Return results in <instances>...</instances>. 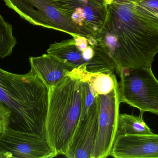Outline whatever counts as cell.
Returning <instances> with one entry per match:
<instances>
[{
    "label": "cell",
    "mask_w": 158,
    "mask_h": 158,
    "mask_svg": "<svg viewBox=\"0 0 158 158\" xmlns=\"http://www.w3.org/2000/svg\"><path fill=\"white\" fill-rule=\"evenodd\" d=\"M9 8L31 24L66 32L72 37L89 34L64 14L53 0H3Z\"/></svg>",
    "instance_id": "6"
},
{
    "label": "cell",
    "mask_w": 158,
    "mask_h": 158,
    "mask_svg": "<svg viewBox=\"0 0 158 158\" xmlns=\"http://www.w3.org/2000/svg\"><path fill=\"white\" fill-rule=\"evenodd\" d=\"M11 121V111L0 103V134L10 127Z\"/></svg>",
    "instance_id": "16"
},
{
    "label": "cell",
    "mask_w": 158,
    "mask_h": 158,
    "mask_svg": "<svg viewBox=\"0 0 158 158\" xmlns=\"http://www.w3.org/2000/svg\"><path fill=\"white\" fill-rule=\"evenodd\" d=\"M88 79L98 95H106L110 92L118 82L114 73H92L88 72Z\"/></svg>",
    "instance_id": "15"
},
{
    "label": "cell",
    "mask_w": 158,
    "mask_h": 158,
    "mask_svg": "<svg viewBox=\"0 0 158 158\" xmlns=\"http://www.w3.org/2000/svg\"><path fill=\"white\" fill-rule=\"evenodd\" d=\"M100 1H102V2H104L106 3V0H100Z\"/></svg>",
    "instance_id": "17"
},
{
    "label": "cell",
    "mask_w": 158,
    "mask_h": 158,
    "mask_svg": "<svg viewBox=\"0 0 158 158\" xmlns=\"http://www.w3.org/2000/svg\"><path fill=\"white\" fill-rule=\"evenodd\" d=\"M106 15L96 39L123 68L152 67L158 53V0H106Z\"/></svg>",
    "instance_id": "1"
},
{
    "label": "cell",
    "mask_w": 158,
    "mask_h": 158,
    "mask_svg": "<svg viewBox=\"0 0 158 158\" xmlns=\"http://www.w3.org/2000/svg\"><path fill=\"white\" fill-rule=\"evenodd\" d=\"M99 112V102L93 109L82 110L66 157L91 158L97 136Z\"/></svg>",
    "instance_id": "10"
},
{
    "label": "cell",
    "mask_w": 158,
    "mask_h": 158,
    "mask_svg": "<svg viewBox=\"0 0 158 158\" xmlns=\"http://www.w3.org/2000/svg\"><path fill=\"white\" fill-rule=\"evenodd\" d=\"M47 53L73 69H85L92 73L112 74L114 62L96 38L77 35L73 38L50 45Z\"/></svg>",
    "instance_id": "4"
},
{
    "label": "cell",
    "mask_w": 158,
    "mask_h": 158,
    "mask_svg": "<svg viewBox=\"0 0 158 158\" xmlns=\"http://www.w3.org/2000/svg\"><path fill=\"white\" fill-rule=\"evenodd\" d=\"M2 158H48L57 156L45 138L8 128L0 134Z\"/></svg>",
    "instance_id": "8"
},
{
    "label": "cell",
    "mask_w": 158,
    "mask_h": 158,
    "mask_svg": "<svg viewBox=\"0 0 158 158\" xmlns=\"http://www.w3.org/2000/svg\"><path fill=\"white\" fill-rule=\"evenodd\" d=\"M31 70L42 81L48 88L57 85L74 69L49 54L29 58Z\"/></svg>",
    "instance_id": "12"
},
{
    "label": "cell",
    "mask_w": 158,
    "mask_h": 158,
    "mask_svg": "<svg viewBox=\"0 0 158 158\" xmlns=\"http://www.w3.org/2000/svg\"><path fill=\"white\" fill-rule=\"evenodd\" d=\"M110 156L117 158H158V134L117 136Z\"/></svg>",
    "instance_id": "11"
},
{
    "label": "cell",
    "mask_w": 158,
    "mask_h": 158,
    "mask_svg": "<svg viewBox=\"0 0 158 158\" xmlns=\"http://www.w3.org/2000/svg\"><path fill=\"white\" fill-rule=\"evenodd\" d=\"M49 88L31 70L17 74L0 68V103L11 112L9 128L46 139Z\"/></svg>",
    "instance_id": "2"
},
{
    "label": "cell",
    "mask_w": 158,
    "mask_h": 158,
    "mask_svg": "<svg viewBox=\"0 0 158 158\" xmlns=\"http://www.w3.org/2000/svg\"><path fill=\"white\" fill-rule=\"evenodd\" d=\"M99 102L98 130L91 158L110 156L117 137L121 102L118 82L109 93L98 95Z\"/></svg>",
    "instance_id": "7"
},
{
    "label": "cell",
    "mask_w": 158,
    "mask_h": 158,
    "mask_svg": "<svg viewBox=\"0 0 158 158\" xmlns=\"http://www.w3.org/2000/svg\"><path fill=\"white\" fill-rule=\"evenodd\" d=\"M16 44L12 25L5 21L0 14V58L11 55Z\"/></svg>",
    "instance_id": "14"
},
{
    "label": "cell",
    "mask_w": 158,
    "mask_h": 158,
    "mask_svg": "<svg viewBox=\"0 0 158 158\" xmlns=\"http://www.w3.org/2000/svg\"><path fill=\"white\" fill-rule=\"evenodd\" d=\"M73 22L96 38L106 15V3L100 0H53Z\"/></svg>",
    "instance_id": "9"
},
{
    "label": "cell",
    "mask_w": 158,
    "mask_h": 158,
    "mask_svg": "<svg viewBox=\"0 0 158 158\" xmlns=\"http://www.w3.org/2000/svg\"><path fill=\"white\" fill-rule=\"evenodd\" d=\"M118 75L121 103L138 109L143 115L149 112L158 115V80L148 68H123Z\"/></svg>",
    "instance_id": "5"
},
{
    "label": "cell",
    "mask_w": 158,
    "mask_h": 158,
    "mask_svg": "<svg viewBox=\"0 0 158 158\" xmlns=\"http://www.w3.org/2000/svg\"><path fill=\"white\" fill-rule=\"evenodd\" d=\"M83 87L74 69L57 85L49 88L45 136L57 156H66L81 113Z\"/></svg>",
    "instance_id": "3"
},
{
    "label": "cell",
    "mask_w": 158,
    "mask_h": 158,
    "mask_svg": "<svg viewBox=\"0 0 158 158\" xmlns=\"http://www.w3.org/2000/svg\"><path fill=\"white\" fill-rule=\"evenodd\" d=\"M153 133L142 117L130 114H120L117 137L124 135H142Z\"/></svg>",
    "instance_id": "13"
}]
</instances>
